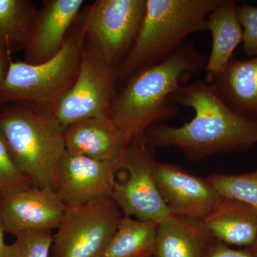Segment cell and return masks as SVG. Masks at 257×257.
Here are the masks:
<instances>
[{"label":"cell","instance_id":"6da1fadb","mask_svg":"<svg viewBox=\"0 0 257 257\" xmlns=\"http://www.w3.org/2000/svg\"><path fill=\"white\" fill-rule=\"evenodd\" d=\"M172 104L192 108L194 117L182 126L155 124L144 140L152 148L172 147L192 161L219 153L243 152L257 143V122L226 105L214 84L198 81L180 88Z\"/></svg>","mask_w":257,"mask_h":257},{"label":"cell","instance_id":"7a4b0ae2","mask_svg":"<svg viewBox=\"0 0 257 257\" xmlns=\"http://www.w3.org/2000/svg\"><path fill=\"white\" fill-rule=\"evenodd\" d=\"M207 61L192 42H185L163 62L139 71L115 94L110 117L126 145L144 140L147 128L173 117L177 111L171 98Z\"/></svg>","mask_w":257,"mask_h":257},{"label":"cell","instance_id":"3957f363","mask_svg":"<svg viewBox=\"0 0 257 257\" xmlns=\"http://www.w3.org/2000/svg\"><path fill=\"white\" fill-rule=\"evenodd\" d=\"M64 130L53 114L26 102L0 106V133L15 165L35 187L55 189L66 151Z\"/></svg>","mask_w":257,"mask_h":257},{"label":"cell","instance_id":"277c9868","mask_svg":"<svg viewBox=\"0 0 257 257\" xmlns=\"http://www.w3.org/2000/svg\"><path fill=\"white\" fill-rule=\"evenodd\" d=\"M223 0H147L143 25L116 68L118 80L163 62L194 32L207 30L209 14Z\"/></svg>","mask_w":257,"mask_h":257},{"label":"cell","instance_id":"5b68a950","mask_svg":"<svg viewBox=\"0 0 257 257\" xmlns=\"http://www.w3.org/2000/svg\"><path fill=\"white\" fill-rule=\"evenodd\" d=\"M86 39L87 18L83 10L69 30L64 46L50 60L31 64L12 59L0 87V106L26 102L52 114L77 78Z\"/></svg>","mask_w":257,"mask_h":257},{"label":"cell","instance_id":"8992f818","mask_svg":"<svg viewBox=\"0 0 257 257\" xmlns=\"http://www.w3.org/2000/svg\"><path fill=\"white\" fill-rule=\"evenodd\" d=\"M122 216L111 197L66 207L51 257H101Z\"/></svg>","mask_w":257,"mask_h":257},{"label":"cell","instance_id":"52a82bcc","mask_svg":"<svg viewBox=\"0 0 257 257\" xmlns=\"http://www.w3.org/2000/svg\"><path fill=\"white\" fill-rule=\"evenodd\" d=\"M118 81L116 69L87 37L77 78L56 105L54 117L64 128L87 118L109 116Z\"/></svg>","mask_w":257,"mask_h":257},{"label":"cell","instance_id":"ba28073f","mask_svg":"<svg viewBox=\"0 0 257 257\" xmlns=\"http://www.w3.org/2000/svg\"><path fill=\"white\" fill-rule=\"evenodd\" d=\"M155 162L153 148L145 140L128 145L118 170L126 176L115 180L111 198L124 215L159 224L171 214L157 189Z\"/></svg>","mask_w":257,"mask_h":257},{"label":"cell","instance_id":"9c48e42d","mask_svg":"<svg viewBox=\"0 0 257 257\" xmlns=\"http://www.w3.org/2000/svg\"><path fill=\"white\" fill-rule=\"evenodd\" d=\"M146 7L147 0H97L84 9L88 40L116 70L138 37Z\"/></svg>","mask_w":257,"mask_h":257},{"label":"cell","instance_id":"30bf717a","mask_svg":"<svg viewBox=\"0 0 257 257\" xmlns=\"http://www.w3.org/2000/svg\"><path fill=\"white\" fill-rule=\"evenodd\" d=\"M118 167L66 150L59 165L55 191L66 207L111 197Z\"/></svg>","mask_w":257,"mask_h":257},{"label":"cell","instance_id":"8fae6325","mask_svg":"<svg viewBox=\"0 0 257 257\" xmlns=\"http://www.w3.org/2000/svg\"><path fill=\"white\" fill-rule=\"evenodd\" d=\"M157 189L171 214L202 219L221 199L207 178L172 164L155 162Z\"/></svg>","mask_w":257,"mask_h":257},{"label":"cell","instance_id":"7c38bea8","mask_svg":"<svg viewBox=\"0 0 257 257\" xmlns=\"http://www.w3.org/2000/svg\"><path fill=\"white\" fill-rule=\"evenodd\" d=\"M64 205L55 189L32 186L15 193L0 203V219L5 233L57 229Z\"/></svg>","mask_w":257,"mask_h":257},{"label":"cell","instance_id":"4fadbf2b","mask_svg":"<svg viewBox=\"0 0 257 257\" xmlns=\"http://www.w3.org/2000/svg\"><path fill=\"white\" fill-rule=\"evenodd\" d=\"M84 3L83 0L44 1L31 37L24 50V61L28 64H38L55 57L64 46Z\"/></svg>","mask_w":257,"mask_h":257},{"label":"cell","instance_id":"5bb4252c","mask_svg":"<svg viewBox=\"0 0 257 257\" xmlns=\"http://www.w3.org/2000/svg\"><path fill=\"white\" fill-rule=\"evenodd\" d=\"M66 150L118 167L127 145L110 116L76 121L64 130Z\"/></svg>","mask_w":257,"mask_h":257},{"label":"cell","instance_id":"9a60e30c","mask_svg":"<svg viewBox=\"0 0 257 257\" xmlns=\"http://www.w3.org/2000/svg\"><path fill=\"white\" fill-rule=\"evenodd\" d=\"M202 220L213 239L228 246L249 248L257 237V211L236 199L221 197Z\"/></svg>","mask_w":257,"mask_h":257},{"label":"cell","instance_id":"2e32d148","mask_svg":"<svg viewBox=\"0 0 257 257\" xmlns=\"http://www.w3.org/2000/svg\"><path fill=\"white\" fill-rule=\"evenodd\" d=\"M214 239L202 219L170 214L157 225L153 257H204Z\"/></svg>","mask_w":257,"mask_h":257},{"label":"cell","instance_id":"e0dca14e","mask_svg":"<svg viewBox=\"0 0 257 257\" xmlns=\"http://www.w3.org/2000/svg\"><path fill=\"white\" fill-rule=\"evenodd\" d=\"M236 8V2L223 0L208 17L207 30L212 35V47L205 66L206 82L212 84L223 74L235 49L243 40Z\"/></svg>","mask_w":257,"mask_h":257},{"label":"cell","instance_id":"ac0fdd59","mask_svg":"<svg viewBox=\"0 0 257 257\" xmlns=\"http://www.w3.org/2000/svg\"><path fill=\"white\" fill-rule=\"evenodd\" d=\"M212 84L231 110L257 122V56L247 60L231 59Z\"/></svg>","mask_w":257,"mask_h":257},{"label":"cell","instance_id":"d6986e66","mask_svg":"<svg viewBox=\"0 0 257 257\" xmlns=\"http://www.w3.org/2000/svg\"><path fill=\"white\" fill-rule=\"evenodd\" d=\"M157 225L123 214L101 257L153 256Z\"/></svg>","mask_w":257,"mask_h":257},{"label":"cell","instance_id":"ffe728a7","mask_svg":"<svg viewBox=\"0 0 257 257\" xmlns=\"http://www.w3.org/2000/svg\"><path fill=\"white\" fill-rule=\"evenodd\" d=\"M38 12L29 0H0V45L9 55L25 50Z\"/></svg>","mask_w":257,"mask_h":257},{"label":"cell","instance_id":"44dd1931","mask_svg":"<svg viewBox=\"0 0 257 257\" xmlns=\"http://www.w3.org/2000/svg\"><path fill=\"white\" fill-rule=\"evenodd\" d=\"M207 179L221 197L241 201L257 211V168L247 173L214 174Z\"/></svg>","mask_w":257,"mask_h":257},{"label":"cell","instance_id":"7402d4cb","mask_svg":"<svg viewBox=\"0 0 257 257\" xmlns=\"http://www.w3.org/2000/svg\"><path fill=\"white\" fill-rule=\"evenodd\" d=\"M53 235L51 231L20 233L7 245L6 257H50Z\"/></svg>","mask_w":257,"mask_h":257},{"label":"cell","instance_id":"603a6c76","mask_svg":"<svg viewBox=\"0 0 257 257\" xmlns=\"http://www.w3.org/2000/svg\"><path fill=\"white\" fill-rule=\"evenodd\" d=\"M33 186L15 165L0 133V203L12 194Z\"/></svg>","mask_w":257,"mask_h":257},{"label":"cell","instance_id":"cb8c5ba5","mask_svg":"<svg viewBox=\"0 0 257 257\" xmlns=\"http://www.w3.org/2000/svg\"><path fill=\"white\" fill-rule=\"evenodd\" d=\"M243 30V50L248 56L257 55V8L243 4L236 8Z\"/></svg>","mask_w":257,"mask_h":257},{"label":"cell","instance_id":"d4e9b609","mask_svg":"<svg viewBox=\"0 0 257 257\" xmlns=\"http://www.w3.org/2000/svg\"><path fill=\"white\" fill-rule=\"evenodd\" d=\"M204 257H256L248 248L236 249L225 243L213 240Z\"/></svg>","mask_w":257,"mask_h":257},{"label":"cell","instance_id":"484cf974","mask_svg":"<svg viewBox=\"0 0 257 257\" xmlns=\"http://www.w3.org/2000/svg\"><path fill=\"white\" fill-rule=\"evenodd\" d=\"M11 60V55L0 45V87L9 70Z\"/></svg>","mask_w":257,"mask_h":257},{"label":"cell","instance_id":"4316f807","mask_svg":"<svg viewBox=\"0 0 257 257\" xmlns=\"http://www.w3.org/2000/svg\"><path fill=\"white\" fill-rule=\"evenodd\" d=\"M5 231L0 219V257H6V248L8 243L5 241Z\"/></svg>","mask_w":257,"mask_h":257},{"label":"cell","instance_id":"83f0119b","mask_svg":"<svg viewBox=\"0 0 257 257\" xmlns=\"http://www.w3.org/2000/svg\"><path fill=\"white\" fill-rule=\"evenodd\" d=\"M248 248L257 257V237L256 240H255L254 243H253L252 246H250V247Z\"/></svg>","mask_w":257,"mask_h":257},{"label":"cell","instance_id":"f1b7e54d","mask_svg":"<svg viewBox=\"0 0 257 257\" xmlns=\"http://www.w3.org/2000/svg\"><path fill=\"white\" fill-rule=\"evenodd\" d=\"M151 257H153V256H151Z\"/></svg>","mask_w":257,"mask_h":257}]
</instances>
